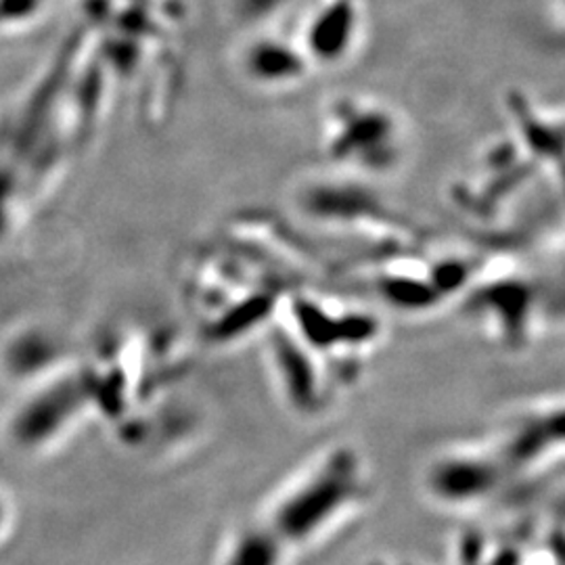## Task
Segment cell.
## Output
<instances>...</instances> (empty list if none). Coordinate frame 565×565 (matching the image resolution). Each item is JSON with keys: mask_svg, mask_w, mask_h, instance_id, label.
Masks as SVG:
<instances>
[{"mask_svg": "<svg viewBox=\"0 0 565 565\" xmlns=\"http://www.w3.org/2000/svg\"><path fill=\"white\" fill-rule=\"evenodd\" d=\"M184 302L205 342L233 345L275 321L289 287L235 245L200 252L184 275Z\"/></svg>", "mask_w": 565, "mask_h": 565, "instance_id": "1", "label": "cell"}, {"mask_svg": "<svg viewBox=\"0 0 565 565\" xmlns=\"http://www.w3.org/2000/svg\"><path fill=\"white\" fill-rule=\"evenodd\" d=\"M321 151L331 170L359 179L396 174L411 151V130L394 105L369 95H342L327 103Z\"/></svg>", "mask_w": 565, "mask_h": 565, "instance_id": "2", "label": "cell"}, {"mask_svg": "<svg viewBox=\"0 0 565 565\" xmlns=\"http://www.w3.org/2000/svg\"><path fill=\"white\" fill-rule=\"evenodd\" d=\"M294 202L303 221L369 245L377 256L411 252L419 245L417 226L392 212L359 177L329 168L327 174L303 179L294 191Z\"/></svg>", "mask_w": 565, "mask_h": 565, "instance_id": "3", "label": "cell"}, {"mask_svg": "<svg viewBox=\"0 0 565 565\" xmlns=\"http://www.w3.org/2000/svg\"><path fill=\"white\" fill-rule=\"evenodd\" d=\"M279 317L329 366L338 384H350L384 342V323L375 310L310 285L285 294Z\"/></svg>", "mask_w": 565, "mask_h": 565, "instance_id": "4", "label": "cell"}, {"mask_svg": "<svg viewBox=\"0 0 565 565\" xmlns=\"http://www.w3.org/2000/svg\"><path fill=\"white\" fill-rule=\"evenodd\" d=\"M366 494V471L361 455L350 446H335L296 480L268 520L289 546L315 543Z\"/></svg>", "mask_w": 565, "mask_h": 565, "instance_id": "5", "label": "cell"}, {"mask_svg": "<svg viewBox=\"0 0 565 565\" xmlns=\"http://www.w3.org/2000/svg\"><path fill=\"white\" fill-rule=\"evenodd\" d=\"M465 294H469L473 317L497 342L520 348L532 340L541 319L543 289L525 275L518 260L482 263Z\"/></svg>", "mask_w": 565, "mask_h": 565, "instance_id": "6", "label": "cell"}, {"mask_svg": "<svg viewBox=\"0 0 565 565\" xmlns=\"http://www.w3.org/2000/svg\"><path fill=\"white\" fill-rule=\"evenodd\" d=\"M266 354L285 404L298 415H317L335 392L329 366L285 324L279 312L266 329Z\"/></svg>", "mask_w": 565, "mask_h": 565, "instance_id": "7", "label": "cell"}, {"mask_svg": "<svg viewBox=\"0 0 565 565\" xmlns=\"http://www.w3.org/2000/svg\"><path fill=\"white\" fill-rule=\"evenodd\" d=\"M509 473L497 448H455L438 455L425 473L427 492L446 505H471L488 499Z\"/></svg>", "mask_w": 565, "mask_h": 565, "instance_id": "8", "label": "cell"}, {"mask_svg": "<svg viewBox=\"0 0 565 565\" xmlns=\"http://www.w3.org/2000/svg\"><path fill=\"white\" fill-rule=\"evenodd\" d=\"M507 114L513 124V141L525 156L562 186L564 153V116L559 109L534 102L520 93L507 99Z\"/></svg>", "mask_w": 565, "mask_h": 565, "instance_id": "9", "label": "cell"}, {"mask_svg": "<svg viewBox=\"0 0 565 565\" xmlns=\"http://www.w3.org/2000/svg\"><path fill=\"white\" fill-rule=\"evenodd\" d=\"M287 551L289 546L268 522L247 525L228 541L221 565H282Z\"/></svg>", "mask_w": 565, "mask_h": 565, "instance_id": "10", "label": "cell"}, {"mask_svg": "<svg viewBox=\"0 0 565 565\" xmlns=\"http://www.w3.org/2000/svg\"><path fill=\"white\" fill-rule=\"evenodd\" d=\"M245 76L264 88H285L300 84L303 78V61L281 46L258 44L249 51L243 63Z\"/></svg>", "mask_w": 565, "mask_h": 565, "instance_id": "11", "label": "cell"}, {"mask_svg": "<svg viewBox=\"0 0 565 565\" xmlns=\"http://www.w3.org/2000/svg\"><path fill=\"white\" fill-rule=\"evenodd\" d=\"M4 522H7V507L0 501V532H2V527H4Z\"/></svg>", "mask_w": 565, "mask_h": 565, "instance_id": "12", "label": "cell"}]
</instances>
